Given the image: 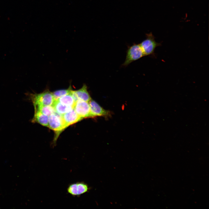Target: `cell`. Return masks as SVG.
<instances>
[{
    "instance_id": "cell-14",
    "label": "cell",
    "mask_w": 209,
    "mask_h": 209,
    "mask_svg": "<svg viewBox=\"0 0 209 209\" xmlns=\"http://www.w3.org/2000/svg\"><path fill=\"white\" fill-rule=\"evenodd\" d=\"M72 90L70 85L68 89L57 90L52 92V93L55 100H56L63 96L71 93Z\"/></svg>"
},
{
    "instance_id": "cell-6",
    "label": "cell",
    "mask_w": 209,
    "mask_h": 209,
    "mask_svg": "<svg viewBox=\"0 0 209 209\" xmlns=\"http://www.w3.org/2000/svg\"><path fill=\"white\" fill-rule=\"evenodd\" d=\"M73 108L77 113L82 119L91 117L88 102L78 100L75 102Z\"/></svg>"
},
{
    "instance_id": "cell-8",
    "label": "cell",
    "mask_w": 209,
    "mask_h": 209,
    "mask_svg": "<svg viewBox=\"0 0 209 209\" xmlns=\"http://www.w3.org/2000/svg\"><path fill=\"white\" fill-rule=\"evenodd\" d=\"M87 88V85L84 84L80 89L75 91L72 90L71 94L75 101L81 100L89 102L91 99Z\"/></svg>"
},
{
    "instance_id": "cell-11",
    "label": "cell",
    "mask_w": 209,
    "mask_h": 209,
    "mask_svg": "<svg viewBox=\"0 0 209 209\" xmlns=\"http://www.w3.org/2000/svg\"><path fill=\"white\" fill-rule=\"evenodd\" d=\"M32 121L37 122L43 126L48 127V116L37 110H35L34 116Z\"/></svg>"
},
{
    "instance_id": "cell-1",
    "label": "cell",
    "mask_w": 209,
    "mask_h": 209,
    "mask_svg": "<svg viewBox=\"0 0 209 209\" xmlns=\"http://www.w3.org/2000/svg\"><path fill=\"white\" fill-rule=\"evenodd\" d=\"M34 106H52L55 100L52 92L46 90L38 93L30 94Z\"/></svg>"
},
{
    "instance_id": "cell-3",
    "label": "cell",
    "mask_w": 209,
    "mask_h": 209,
    "mask_svg": "<svg viewBox=\"0 0 209 209\" xmlns=\"http://www.w3.org/2000/svg\"><path fill=\"white\" fill-rule=\"evenodd\" d=\"M144 55L139 44H134L128 47L126 51V59L122 66L126 67L134 61L137 60Z\"/></svg>"
},
{
    "instance_id": "cell-5",
    "label": "cell",
    "mask_w": 209,
    "mask_h": 209,
    "mask_svg": "<svg viewBox=\"0 0 209 209\" xmlns=\"http://www.w3.org/2000/svg\"><path fill=\"white\" fill-rule=\"evenodd\" d=\"M90 189L87 184L81 181L70 184L67 188V191L68 193L73 197H79L88 192Z\"/></svg>"
},
{
    "instance_id": "cell-12",
    "label": "cell",
    "mask_w": 209,
    "mask_h": 209,
    "mask_svg": "<svg viewBox=\"0 0 209 209\" xmlns=\"http://www.w3.org/2000/svg\"><path fill=\"white\" fill-rule=\"evenodd\" d=\"M35 110H37L43 114L49 116L55 112L52 106L37 105L34 106Z\"/></svg>"
},
{
    "instance_id": "cell-9",
    "label": "cell",
    "mask_w": 209,
    "mask_h": 209,
    "mask_svg": "<svg viewBox=\"0 0 209 209\" xmlns=\"http://www.w3.org/2000/svg\"><path fill=\"white\" fill-rule=\"evenodd\" d=\"M61 116L66 127L82 119L77 113L73 108Z\"/></svg>"
},
{
    "instance_id": "cell-2",
    "label": "cell",
    "mask_w": 209,
    "mask_h": 209,
    "mask_svg": "<svg viewBox=\"0 0 209 209\" xmlns=\"http://www.w3.org/2000/svg\"><path fill=\"white\" fill-rule=\"evenodd\" d=\"M146 39L139 44L145 56H154L156 48L161 46V44L156 42L155 37L152 33L146 34Z\"/></svg>"
},
{
    "instance_id": "cell-10",
    "label": "cell",
    "mask_w": 209,
    "mask_h": 209,
    "mask_svg": "<svg viewBox=\"0 0 209 209\" xmlns=\"http://www.w3.org/2000/svg\"><path fill=\"white\" fill-rule=\"evenodd\" d=\"M52 106L56 112L62 115L72 110L73 107L63 105L57 100H55Z\"/></svg>"
},
{
    "instance_id": "cell-4",
    "label": "cell",
    "mask_w": 209,
    "mask_h": 209,
    "mask_svg": "<svg viewBox=\"0 0 209 209\" xmlns=\"http://www.w3.org/2000/svg\"><path fill=\"white\" fill-rule=\"evenodd\" d=\"M48 127L55 131L57 136L59 133L66 128L62 116L56 112L49 116Z\"/></svg>"
},
{
    "instance_id": "cell-13",
    "label": "cell",
    "mask_w": 209,
    "mask_h": 209,
    "mask_svg": "<svg viewBox=\"0 0 209 209\" xmlns=\"http://www.w3.org/2000/svg\"><path fill=\"white\" fill-rule=\"evenodd\" d=\"M57 100L63 105L73 107L75 102L72 95L71 93L63 96Z\"/></svg>"
},
{
    "instance_id": "cell-7",
    "label": "cell",
    "mask_w": 209,
    "mask_h": 209,
    "mask_svg": "<svg viewBox=\"0 0 209 209\" xmlns=\"http://www.w3.org/2000/svg\"><path fill=\"white\" fill-rule=\"evenodd\" d=\"M91 117L103 116L107 117L111 115V112L102 108L94 100L91 99L89 102Z\"/></svg>"
}]
</instances>
